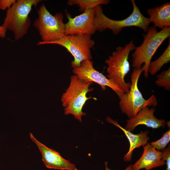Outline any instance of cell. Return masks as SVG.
<instances>
[{
	"label": "cell",
	"mask_w": 170,
	"mask_h": 170,
	"mask_svg": "<svg viewBox=\"0 0 170 170\" xmlns=\"http://www.w3.org/2000/svg\"><path fill=\"white\" fill-rule=\"evenodd\" d=\"M144 40L139 46L135 47L132 54V67L139 68L144 64V76H149L148 69L152 58L157 49L170 36V27H165L158 31L154 26L149 27L146 34H143Z\"/></svg>",
	"instance_id": "1"
},
{
	"label": "cell",
	"mask_w": 170,
	"mask_h": 170,
	"mask_svg": "<svg viewBox=\"0 0 170 170\" xmlns=\"http://www.w3.org/2000/svg\"><path fill=\"white\" fill-rule=\"evenodd\" d=\"M131 1L133 6L132 14L126 18L121 20H115L108 17L103 13L101 5L95 7L94 23L96 31L102 32L108 29L111 30L114 34L117 35L125 27L135 26L147 32L150 23L149 18L143 15L135 0H131Z\"/></svg>",
	"instance_id": "2"
},
{
	"label": "cell",
	"mask_w": 170,
	"mask_h": 170,
	"mask_svg": "<svg viewBox=\"0 0 170 170\" xmlns=\"http://www.w3.org/2000/svg\"><path fill=\"white\" fill-rule=\"evenodd\" d=\"M92 84V82L80 79L75 75L71 76L69 86L61 97L65 115H72L75 118L82 122V116L86 115L82 111L86 102L90 99H96L86 96L89 92L93 90L89 88Z\"/></svg>",
	"instance_id": "3"
},
{
	"label": "cell",
	"mask_w": 170,
	"mask_h": 170,
	"mask_svg": "<svg viewBox=\"0 0 170 170\" xmlns=\"http://www.w3.org/2000/svg\"><path fill=\"white\" fill-rule=\"evenodd\" d=\"M41 1L18 0L7 9L2 26L13 32L16 40L21 39L27 34L31 23L29 14L32 7H36Z\"/></svg>",
	"instance_id": "4"
},
{
	"label": "cell",
	"mask_w": 170,
	"mask_h": 170,
	"mask_svg": "<svg viewBox=\"0 0 170 170\" xmlns=\"http://www.w3.org/2000/svg\"><path fill=\"white\" fill-rule=\"evenodd\" d=\"M144 65L139 68H133L131 75V85L128 93H124L120 99L119 105L122 112L130 118L134 117L142 109L145 107L156 106V98L152 95L147 99L143 97L139 91L138 83L143 71Z\"/></svg>",
	"instance_id": "5"
},
{
	"label": "cell",
	"mask_w": 170,
	"mask_h": 170,
	"mask_svg": "<svg viewBox=\"0 0 170 170\" xmlns=\"http://www.w3.org/2000/svg\"><path fill=\"white\" fill-rule=\"evenodd\" d=\"M135 47L133 41L124 47L118 46L105 61L108 65L107 77L118 85L124 93L129 91L131 85V82H126L124 78L130 71L129 54Z\"/></svg>",
	"instance_id": "6"
},
{
	"label": "cell",
	"mask_w": 170,
	"mask_h": 170,
	"mask_svg": "<svg viewBox=\"0 0 170 170\" xmlns=\"http://www.w3.org/2000/svg\"><path fill=\"white\" fill-rule=\"evenodd\" d=\"M37 13L38 17L33 25L38 30L42 40L38 42L37 45L49 44L65 36V24L62 13L52 15L43 4L40 7Z\"/></svg>",
	"instance_id": "7"
},
{
	"label": "cell",
	"mask_w": 170,
	"mask_h": 170,
	"mask_svg": "<svg viewBox=\"0 0 170 170\" xmlns=\"http://www.w3.org/2000/svg\"><path fill=\"white\" fill-rule=\"evenodd\" d=\"M49 44H57L65 48L74 58L71 62L74 69L79 67L83 60H91V49L94 42L91 36L86 34L68 35Z\"/></svg>",
	"instance_id": "8"
},
{
	"label": "cell",
	"mask_w": 170,
	"mask_h": 170,
	"mask_svg": "<svg viewBox=\"0 0 170 170\" xmlns=\"http://www.w3.org/2000/svg\"><path fill=\"white\" fill-rule=\"evenodd\" d=\"M73 72L74 75L82 80L98 84L102 90H105L107 87H109L119 98L124 93L118 85L95 69L93 62L91 60L82 61L79 67L73 69Z\"/></svg>",
	"instance_id": "9"
},
{
	"label": "cell",
	"mask_w": 170,
	"mask_h": 170,
	"mask_svg": "<svg viewBox=\"0 0 170 170\" xmlns=\"http://www.w3.org/2000/svg\"><path fill=\"white\" fill-rule=\"evenodd\" d=\"M95 13L94 8L87 9L74 18L66 14L68 21L65 24V35L86 34L91 36L96 31L94 23Z\"/></svg>",
	"instance_id": "10"
},
{
	"label": "cell",
	"mask_w": 170,
	"mask_h": 170,
	"mask_svg": "<svg viewBox=\"0 0 170 170\" xmlns=\"http://www.w3.org/2000/svg\"><path fill=\"white\" fill-rule=\"evenodd\" d=\"M30 136L37 145L42 155V161L47 168L64 170H77L74 164L63 158L58 152L39 141L31 133Z\"/></svg>",
	"instance_id": "11"
},
{
	"label": "cell",
	"mask_w": 170,
	"mask_h": 170,
	"mask_svg": "<svg viewBox=\"0 0 170 170\" xmlns=\"http://www.w3.org/2000/svg\"><path fill=\"white\" fill-rule=\"evenodd\" d=\"M155 108H150L145 107L140 110L134 117L126 120L124 128L131 132L137 126L144 125L148 127L156 129L162 127L164 128L166 122L163 119H158L154 115Z\"/></svg>",
	"instance_id": "12"
},
{
	"label": "cell",
	"mask_w": 170,
	"mask_h": 170,
	"mask_svg": "<svg viewBox=\"0 0 170 170\" xmlns=\"http://www.w3.org/2000/svg\"><path fill=\"white\" fill-rule=\"evenodd\" d=\"M143 152L140 158L133 165L132 170H145L162 166L165 164L162 152L157 150L149 143L143 146Z\"/></svg>",
	"instance_id": "13"
},
{
	"label": "cell",
	"mask_w": 170,
	"mask_h": 170,
	"mask_svg": "<svg viewBox=\"0 0 170 170\" xmlns=\"http://www.w3.org/2000/svg\"><path fill=\"white\" fill-rule=\"evenodd\" d=\"M106 120L110 123L114 125L122 130L128 139L130 144L129 149L128 152L124 155L123 159L125 162H130L134 150L141 146H143L147 143L149 139V137L148 136L149 132L145 131L137 134H134L122 127L117 121L110 117H107Z\"/></svg>",
	"instance_id": "14"
},
{
	"label": "cell",
	"mask_w": 170,
	"mask_h": 170,
	"mask_svg": "<svg viewBox=\"0 0 170 170\" xmlns=\"http://www.w3.org/2000/svg\"><path fill=\"white\" fill-rule=\"evenodd\" d=\"M150 16V23L154 26L162 29L170 27V3L167 2L161 5L148 9L147 11Z\"/></svg>",
	"instance_id": "15"
},
{
	"label": "cell",
	"mask_w": 170,
	"mask_h": 170,
	"mask_svg": "<svg viewBox=\"0 0 170 170\" xmlns=\"http://www.w3.org/2000/svg\"><path fill=\"white\" fill-rule=\"evenodd\" d=\"M167 48L156 60L151 61L149 65L148 72L150 75L154 76L160 71L162 66L170 61V41Z\"/></svg>",
	"instance_id": "16"
},
{
	"label": "cell",
	"mask_w": 170,
	"mask_h": 170,
	"mask_svg": "<svg viewBox=\"0 0 170 170\" xmlns=\"http://www.w3.org/2000/svg\"><path fill=\"white\" fill-rule=\"evenodd\" d=\"M109 2V0H69L67 2V4L69 5H77L79 11L83 12L87 9L102 4L106 5Z\"/></svg>",
	"instance_id": "17"
},
{
	"label": "cell",
	"mask_w": 170,
	"mask_h": 170,
	"mask_svg": "<svg viewBox=\"0 0 170 170\" xmlns=\"http://www.w3.org/2000/svg\"><path fill=\"white\" fill-rule=\"evenodd\" d=\"M155 81L156 84L159 87L164 88L166 90H170V68L163 71L157 76Z\"/></svg>",
	"instance_id": "18"
},
{
	"label": "cell",
	"mask_w": 170,
	"mask_h": 170,
	"mask_svg": "<svg viewBox=\"0 0 170 170\" xmlns=\"http://www.w3.org/2000/svg\"><path fill=\"white\" fill-rule=\"evenodd\" d=\"M170 141V130L166 132L162 137L156 141L150 142V144L157 150H163Z\"/></svg>",
	"instance_id": "19"
},
{
	"label": "cell",
	"mask_w": 170,
	"mask_h": 170,
	"mask_svg": "<svg viewBox=\"0 0 170 170\" xmlns=\"http://www.w3.org/2000/svg\"><path fill=\"white\" fill-rule=\"evenodd\" d=\"M162 151V158L166 162L167 165L166 170H170V145Z\"/></svg>",
	"instance_id": "20"
},
{
	"label": "cell",
	"mask_w": 170,
	"mask_h": 170,
	"mask_svg": "<svg viewBox=\"0 0 170 170\" xmlns=\"http://www.w3.org/2000/svg\"><path fill=\"white\" fill-rule=\"evenodd\" d=\"M16 0H0V9L5 10L10 8L16 2Z\"/></svg>",
	"instance_id": "21"
},
{
	"label": "cell",
	"mask_w": 170,
	"mask_h": 170,
	"mask_svg": "<svg viewBox=\"0 0 170 170\" xmlns=\"http://www.w3.org/2000/svg\"><path fill=\"white\" fill-rule=\"evenodd\" d=\"M7 30L2 26H0V37L4 38L5 37Z\"/></svg>",
	"instance_id": "22"
},
{
	"label": "cell",
	"mask_w": 170,
	"mask_h": 170,
	"mask_svg": "<svg viewBox=\"0 0 170 170\" xmlns=\"http://www.w3.org/2000/svg\"><path fill=\"white\" fill-rule=\"evenodd\" d=\"M133 169V165L130 164L124 170H132Z\"/></svg>",
	"instance_id": "23"
},
{
	"label": "cell",
	"mask_w": 170,
	"mask_h": 170,
	"mask_svg": "<svg viewBox=\"0 0 170 170\" xmlns=\"http://www.w3.org/2000/svg\"><path fill=\"white\" fill-rule=\"evenodd\" d=\"M105 170H112L111 169L109 168L108 166V162H105Z\"/></svg>",
	"instance_id": "24"
},
{
	"label": "cell",
	"mask_w": 170,
	"mask_h": 170,
	"mask_svg": "<svg viewBox=\"0 0 170 170\" xmlns=\"http://www.w3.org/2000/svg\"><path fill=\"white\" fill-rule=\"evenodd\" d=\"M166 124H167L168 127L170 128V121H168L166 122Z\"/></svg>",
	"instance_id": "25"
}]
</instances>
